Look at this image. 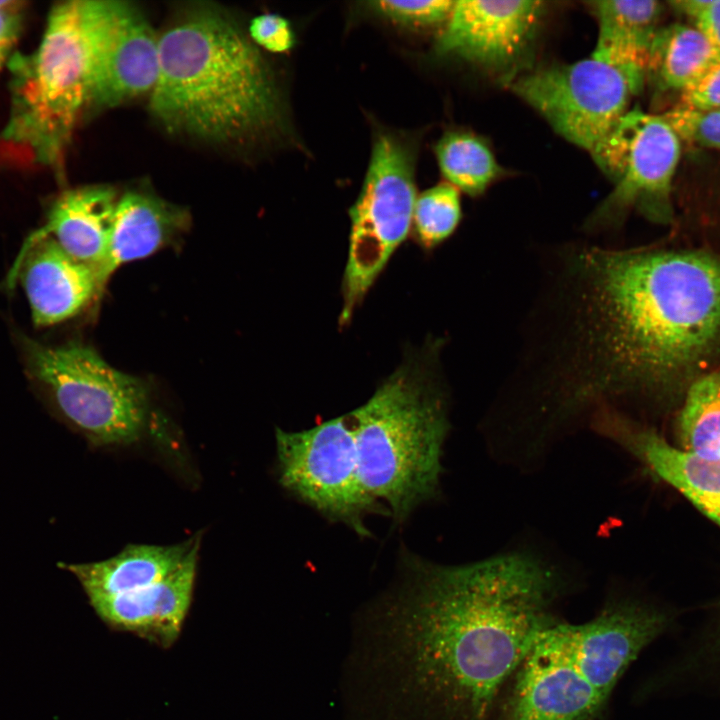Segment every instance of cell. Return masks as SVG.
Instances as JSON below:
<instances>
[{"label": "cell", "instance_id": "cb8c5ba5", "mask_svg": "<svg viewBox=\"0 0 720 720\" xmlns=\"http://www.w3.org/2000/svg\"><path fill=\"white\" fill-rule=\"evenodd\" d=\"M462 217L459 190L449 183L437 184L417 196L412 230L425 249H432L456 230Z\"/></svg>", "mask_w": 720, "mask_h": 720}, {"label": "cell", "instance_id": "484cf974", "mask_svg": "<svg viewBox=\"0 0 720 720\" xmlns=\"http://www.w3.org/2000/svg\"><path fill=\"white\" fill-rule=\"evenodd\" d=\"M681 139L720 150V109L677 106L663 115Z\"/></svg>", "mask_w": 720, "mask_h": 720}, {"label": "cell", "instance_id": "2e32d148", "mask_svg": "<svg viewBox=\"0 0 720 720\" xmlns=\"http://www.w3.org/2000/svg\"><path fill=\"white\" fill-rule=\"evenodd\" d=\"M199 548L200 543L165 579L130 592L89 599L91 606L114 628L170 645L177 639L192 601Z\"/></svg>", "mask_w": 720, "mask_h": 720}, {"label": "cell", "instance_id": "f1b7e54d", "mask_svg": "<svg viewBox=\"0 0 720 720\" xmlns=\"http://www.w3.org/2000/svg\"><path fill=\"white\" fill-rule=\"evenodd\" d=\"M679 106L695 110L720 109V60L694 85L681 92Z\"/></svg>", "mask_w": 720, "mask_h": 720}, {"label": "cell", "instance_id": "f546056e", "mask_svg": "<svg viewBox=\"0 0 720 720\" xmlns=\"http://www.w3.org/2000/svg\"><path fill=\"white\" fill-rule=\"evenodd\" d=\"M21 3L11 1L0 7V70L14 53L13 48L23 28Z\"/></svg>", "mask_w": 720, "mask_h": 720}, {"label": "cell", "instance_id": "6da1fadb", "mask_svg": "<svg viewBox=\"0 0 720 720\" xmlns=\"http://www.w3.org/2000/svg\"><path fill=\"white\" fill-rule=\"evenodd\" d=\"M561 575L528 553L444 566L406 559L401 584L353 624L345 662L363 720H488L543 630Z\"/></svg>", "mask_w": 720, "mask_h": 720}, {"label": "cell", "instance_id": "9c48e42d", "mask_svg": "<svg viewBox=\"0 0 720 720\" xmlns=\"http://www.w3.org/2000/svg\"><path fill=\"white\" fill-rule=\"evenodd\" d=\"M276 447L281 484L329 519L367 537L368 514L390 515L359 480L347 413L303 431L277 429Z\"/></svg>", "mask_w": 720, "mask_h": 720}, {"label": "cell", "instance_id": "8fae6325", "mask_svg": "<svg viewBox=\"0 0 720 720\" xmlns=\"http://www.w3.org/2000/svg\"><path fill=\"white\" fill-rule=\"evenodd\" d=\"M512 91L562 137L590 154L628 111L626 78L593 57L518 77Z\"/></svg>", "mask_w": 720, "mask_h": 720}, {"label": "cell", "instance_id": "277c9868", "mask_svg": "<svg viewBox=\"0 0 720 720\" xmlns=\"http://www.w3.org/2000/svg\"><path fill=\"white\" fill-rule=\"evenodd\" d=\"M436 353L407 354L360 407L347 413L359 480L397 522L439 492L448 401Z\"/></svg>", "mask_w": 720, "mask_h": 720}, {"label": "cell", "instance_id": "d4e9b609", "mask_svg": "<svg viewBox=\"0 0 720 720\" xmlns=\"http://www.w3.org/2000/svg\"><path fill=\"white\" fill-rule=\"evenodd\" d=\"M455 1H372L368 5L376 14L412 29H431L444 25Z\"/></svg>", "mask_w": 720, "mask_h": 720}, {"label": "cell", "instance_id": "7c38bea8", "mask_svg": "<svg viewBox=\"0 0 720 720\" xmlns=\"http://www.w3.org/2000/svg\"><path fill=\"white\" fill-rule=\"evenodd\" d=\"M91 68V109L151 93L159 73V34L134 4L82 0Z\"/></svg>", "mask_w": 720, "mask_h": 720}, {"label": "cell", "instance_id": "3957f363", "mask_svg": "<svg viewBox=\"0 0 720 720\" xmlns=\"http://www.w3.org/2000/svg\"><path fill=\"white\" fill-rule=\"evenodd\" d=\"M150 110L168 130L216 144H247L281 128L274 75L241 27L214 7H194L159 34Z\"/></svg>", "mask_w": 720, "mask_h": 720}, {"label": "cell", "instance_id": "d6986e66", "mask_svg": "<svg viewBox=\"0 0 720 720\" xmlns=\"http://www.w3.org/2000/svg\"><path fill=\"white\" fill-rule=\"evenodd\" d=\"M599 32L592 57L618 70L638 93L648 70L652 42L662 6L653 0H608L591 3Z\"/></svg>", "mask_w": 720, "mask_h": 720}, {"label": "cell", "instance_id": "ffe728a7", "mask_svg": "<svg viewBox=\"0 0 720 720\" xmlns=\"http://www.w3.org/2000/svg\"><path fill=\"white\" fill-rule=\"evenodd\" d=\"M196 535L174 545H127L117 555L99 562L64 567L81 583L89 599L137 590L174 573L200 543Z\"/></svg>", "mask_w": 720, "mask_h": 720}, {"label": "cell", "instance_id": "7402d4cb", "mask_svg": "<svg viewBox=\"0 0 720 720\" xmlns=\"http://www.w3.org/2000/svg\"><path fill=\"white\" fill-rule=\"evenodd\" d=\"M434 151L448 183L470 196L482 194L502 173L487 143L468 131L446 132Z\"/></svg>", "mask_w": 720, "mask_h": 720}, {"label": "cell", "instance_id": "e0dca14e", "mask_svg": "<svg viewBox=\"0 0 720 720\" xmlns=\"http://www.w3.org/2000/svg\"><path fill=\"white\" fill-rule=\"evenodd\" d=\"M118 198L116 191L107 185L65 190L50 205L44 225L31 236L52 238L67 254L92 267L98 275L107 255Z\"/></svg>", "mask_w": 720, "mask_h": 720}, {"label": "cell", "instance_id": "ba28073f", "mask_svg": "<svg viewBox=\"0 0 720 720\" xmlns=\"http://www.w3.org/2000/svg\"><path fill=\"white\" fill-rule=\"evenodd\" d=\"M30 374L61 413L99 446L127 445L142 435L149 412L145 383L110 366L91 347L24 343Z\"/></svg>", "mask_w": 720, "mask_h": 720}, {"label": "cell", "instance_id": "4fadbf2b", "mask_svg": "<svg viewBox=\"0 0 720 720\" xmlns=\"http://www.w3.org/2000/svg\"><path fill=\"white\" fill-rule=\"evenodd\" d=\"M542 10L543 2L533 0L455 1L435 50L486 67H503L525 49Z\"/></svg>", "mask_w": 720, "mask_h": 720}, {"label": "cell", "instance_id": "7a4b0ae2", "mask_svg": "<svg viewBox=\"0 0 720 720\" xmlns=\"http://www.w3.org/2000/svg\"><path fill=\"white\" fill-rule=\"evenodd\" d=\"M572 264L565 374L547 400L555 418L707 372L720 351L719 254L585 248Z\"/></svg>", "mask_w": 720, "mask_h": 720}, {"label": "cell", "instance_id": "5bb4252c", "mask_svg": "<svg viewBox=\"0 0 720 720\" xmlns=\"http://www.w3.org/2000/svg\"><path fill=\"white\" fill-rule=\"evenodd\" d=\"M594 429L641 460L657 477L678 489L720 526V460L672 447L616 409L601 407Z\"/></svg>", "mask_w": 720, "mask_h": 720}, {"label": "cell", "instance_id": "ac0fdd59", "mask_svg": "<svg viewBox=\"0 0 720 720\" xmlns=\"http://www.w3.org/2000/svg\"><path fill=\"white\" fill-rule=\"evenodd\" d=\"M186 210L145 191L118 198L105 261L98 272L103 287L121 265L146 258L167 245L188 225Z\"/></svg>", "mask_w": 720, "mask_h": 720}, {"label": "cell", "instance_id": "30bf717a", "mask_svg": "<svg viewBox=\"0 0 720 720\" xmlns=\"http://www.w3.org/2000/svg\"><path fill=\"white\" fill-rule=\"evenodd\" d=\"M681 138L663 115L628 110L591 153L613 181L597 209L594 224L615 222L630 208L648 218L670 217L672 182L681 155Z\"/></svg>", "mask_w": 720, "mask_h": 720}, {"label": "cell", "instance_id": "4316f807", "mask_svg": "<svg viewBox=\"0 0 720 720\" xmlns=\"http://www.w3.org/2000/svg\"><path fill=\"white\" fill-rule=\"evenodd\" d=\"M252 42L270 52L284 53L292 49L295 35L289 21L277 14L255 16L249 25Z\"/></svg>", "mask_w": 720, "mask_h": 720}, {"label": "cell", "instance_id": "9a60e30c", "mask_svg": "<svg viewBox=\"0 0 720 720\" xmlns=\"http://www.w3.org/2000/svg\"><path fill=\"white\" fill-rule=\"evenodd\" d=\"M23 251L16 273L37 326L75 316L103 288L92 267L71 257L50 237L30 236Z\"/></svg>", "mask_w": 720, "mask_h": 720}, {"label": "cell", "instance_id": "83f0119b", "mask_svg": "<svg viewBox=\"0 0 720 720\" xmlns=\"http://www.w3.org/2000/svg\"><path fill=\"white\" fill-rule=\"evenodd\" d=\"M670 4L694 21V27L720 55V0H679Z\"/></svg>", "mask_w": 720, "mask_h": 720}, {"label": "cell", "instance_id": "52a82bcc", "mask_svg": "<svg viewBox=\"0 0 720 720\" xmlns=\"http://www.w3.org/2000/svg\"><path fill=\"white\" fill-rule=\"evenodd\" d=\"M416 146L392 131L378 132L360 193L349 210L350 234L342 279L340 327L382 273L412 229L417 199Z\"/></svg>", "mask_w": 720, "mask_h": 720}, {"label": "cell", "instance_id": "44dd1931", "mask_svg": "<svg viewBox=\"0 0 720 720\" xmlns=\"http://www.w3.org/2000/svg\"><path fill=\"white\" fill-rule=\"evenodd\" d=\"M720 55L695 27L672 25L657 31L648 70L661 89L683 92L699 81Z\"/></svg>", "mask_w": 720, "mask_h": 720}, {"label": "cell", "instance_id": "8992f818", "mask_svg": "<svg viewBox=\"0 0 720 720\" xmlns=\"http://www.w3.org/2000/svg\"><path fill=\"white\" fill-rule=\"evenodd\" d=\"M9 112L0 140L31 163L58 169L72 135L91 109V68L82 0L51 7L43 35L8 64Z\"/></svg>", "mask_w": 720, "mask_h": 720}, {"label": "cell", "instance_id": "603a6c76", "mask_svg": "<svg viewBox=\"0 0 720 720\" xmlns=\"http://www.w3.org/2000/svg\"><path fill=\"white\" fill-rule=\"evenodd\" d=\"M679 431L685 450L720 460V369L707 371L687 388Z\"/></svg>", "mask_w": 720, "mask_h": 720}, {"label": "cell", "instance_id": "5b68a950", "mask_svg": "<svg viewBox=\"0 0 720 720\" xmlns=\"http://www.w3.org/2000/svg\"><path fill=\"white\" fill-rule=\"evenodd\" d=\"M665 623L653 608L617 601L588 622L552 624L514 674L499 720H594Z\"/></svg>", "mask_w": 720, "mask_h": 720}]
</instances>
